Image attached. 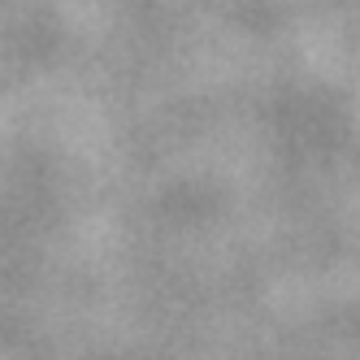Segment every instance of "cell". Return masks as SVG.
<instances>
[]
</instances>
